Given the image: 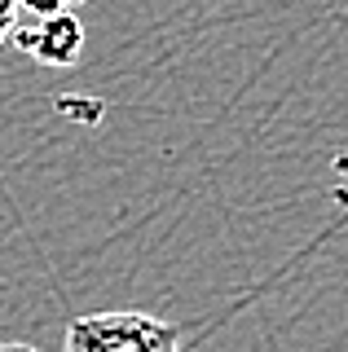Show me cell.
I'll return each instance as SVG.
<instances>
[{
  "instance_id": "obj_1",
  "label": "cell",
  "mask_w": 348,
  "mask_h": 352,
  "mask_svg": "<svg viewBox=\"0 0 348 352\" xmlns=\"http://www.w3.org/2000/svg\"><path fill=\"white\" fill-rule=\"evenodd\" d=\"M67 352H181V330L150 313L111 308L75 317L67 330Z\"/></svg>"
},
{
  "instance_id": "obj_2",
  "label": "cell",
  "mask_w": 348,
  "mask_h": 352,
  "mask_svg": "<svg viewBox=\"0 0 348 352\" xmlns=\"http://www.w3.org/2000/svg\"><path fill=\"white\" fill-rule=\"evenodd\" d=\"M9 44H18L31 62L53 66V71H67V66H75L80 53H84V22L75 14L36 18V22H23Z\"/></svg>"
},
{
  "instance_id": "obj_3",
  "label": "cell",
  "mask_w": 348,
  "mask_h": 352,
  "mask_svg": "<svg viewBox=\"0 0 348 352\" xmlns=\"http://www.w3.org/2000/svg\"><path fill=\"white\" fill-rule=\"evenodd\" d=\"M31 18H58V14H75L84 0H18Z\"/></svg>"
},
{
  "instance_id": "obj_4",
  "label": "cell",
  "mask_w": 348,
  "mask_h": 352,
  "mask_svg": "<svg viewBox=\"0 0 348 352\" xmlns=\"http://www.w3.org/2000/svg\"><path fill=\"white\" fill-rule=\"evenodd\" d=\"M18 14H23V5H18V0H0V44L14 40V31H18Z\"/></svg>"
},
{
  "instance_id": "obj_5",
  "label": "cell",
  "mask_w": 348,
  "mask_h": 352,
  "mask_svg": "<svg viewBox=\"0 0 348 352\" xmlns=\"http://www.w3.org/2000/svg\"><path fill=\"white\" fill-rule=\"evenodd\" d=\"M0 352H40V348H31V344H0Z\"/></svg>"
}]
</instances>
